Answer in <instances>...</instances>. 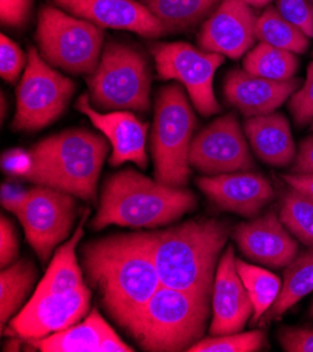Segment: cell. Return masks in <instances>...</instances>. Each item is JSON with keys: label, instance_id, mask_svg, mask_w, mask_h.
Masks as SVG:
<instances>
[{"label": "cell", "instance_id": "1", "mask_svg": "<svg viewBox=\"0 0 313 352\" xmlns=\"http://www.w3.org/2000/svg\"><path fill=\"white\" fill-rule=\"evenodd\" d=\"M80 253L83 271L98 291L102 307L124 329L160 287L144 232L91 240Z\"/></svg>", "mask_w": 313, "mask_h": 352}, {"label": "cell", "instance_id": "2", "mask_svg": "<svg viewBox=\"0 0 313 352\" xmlns=\"http://www.w3.org/2000/svg\"><path fill=\"white\" fill-rule=\"evenodd\" d=\"M160 284L213 303L215 275L230 228L218 219H194L144 233Z\"/></svg>", "mask_w": 313, "mask_h": 352}, {"label": "cell", "instance_id": "3", "mask_svg": "<svg viewBox=\"0 0 313 352\" xmlns=\"http://www.w3.org/2000/svg\"><path fill=\"white\" fill-rule=\"evenodd\" d=\"M107 153V140L100 135L86 129L62 131L30 149L28 166L21 177L93 202Z\"/></svg>", "mask_w": 313, "mask_h": 352}, {"label": "cell", "instance_id": "4", "mask_svg": "<svg viewBox=\"0 0 313 352\" xmlns=\"http://www.w3.org/2000/svg\"><path fill=\"white\" fill-rule=\"evenodd\" d=\"M195 205L197 198L191 191L169 187L125 168L113 174L104 184L91 228L101 230L118 225L152 229L177 221Z\"/></svg>", "mask_w": 313, "mask_h": 352}, {"label": "cell", "instance_id": "5", "mask_svg": "<svg viewBox=\"0 0 313 352\" xmlns=\"http://www.w3.org/2000/svg\"><path fill=\"white\" fill-rule=\"evenodd\" d=\"M211 302L162 285L124 330L145 351H188L205 331Z\"/></svg>", "mask_w": 313, "mask_h": 352}, {"label": "cell", "instance_id": "6", "mask_svg": "<svg viewBox=\"0 0 313 352\" xmlns=\"http://www.w3.org/2000/svg\"><path fill=\"white\" fill-rule=\"evenodd\" d=\"M195 116L183 89L169 85L158 93L151 136L156 180L169 187L186 186L190 175L188 152Z\"/></svg>", "mask_w": 313, "mask_h": 352}, {"label": "cell", "instance_id": "7", "mask_svg": "<svg viewBox=\"0 0 313 352\" xmlns=\"http://www.w3.org/2000/svg\"><path fill=\"white\" fill-rule=\"evenodd\" d=\"M90 98L101 110L147 113L151 105V72L138 50L109 43L87 80Z\"/></svg>", "mask_w": 313, "mask_h": 352}, {"label": "cell", "instance_id": "8", "mask_svg": "<svg viewBox=\"0 0 313 352\" xmlns=\"http://www.w3.org/2000/svg\"><path fill=\"white\" fill-rule=\"evenodd\" d=\"M36 38L50 65L74 75H91L101 58L104 32L87 20L44 6Z\"/></svg>", "mask_w": 313, "mask_h": 352}, {"label": "cell", "instance_id": "9", "mask_svg": "<svg viewBox=\"0 0 313 352\" xmlns=\"http://www.w3.org/2000/svg\"><path fill=\"white\" fill-rule=\"evenodd\" d=\"M75 93V83L56 72L39 51L28 50L27 66L17 86L16 131H40L56 121Z\"/></svg>", "mask_w": 313, "mask_h": 352}, {"label": "cell", "instance_id": "10", "mask_svg": "<svg viewBox=\"0 0 313 352\" xmlns=\"http://www.w3.org/2000/svg\"><path fill=\"white\" fill-rule=\"evenodd\" d=\"M158 75L182 83L197 111L205 117L219 113L214 93V76L224 55L206 52L186 43H160L152 47Z\"/></svg>", "mask_w": 313, "mask_h": 352}, {"label": "cell", "instance_id": "11", "mask_svg": "<svg viewBox=\"0 0 313 352\" xmlns=\"http://www.w3.org/2000/svg\"><path fill=\"white\" fill-rule=\"evenodd\" d=\"M17 218L34 252L41 261H47L54 249L74 228L76 201L67 192L37 186L30 190L25 205Z\"/></svg>", "mask_w": 313, "mask_h": 352}, {"label": "cell", "instance_id": "12", "mask_svg": "<svg viewBox=\"0 0 313 352\" xmlns=\"http://www.w3.org/2000/svg\"><path fill=\"white\" fill-rule=\"evenodd\" d=\"M190 166L206 175L250 171L255 163L237 117L228 114L204 128L193 140Z\"/></svg>", "mask_w": 313, "mask_h": 352}, {"label": "cell", "instance_id": "13", "mask_svg": "<svg viewBox=\"0 0 313 352\" xmlns=\"http://www.w3.org/2000/svg\"><path fill=\"white\" fill-rule=\"evenodd\" d=\"M91 291L85 284L76 291L31 296L9 323L6 334L21 340H39L79 323L90 309Z\"/></svg>", "mask_w": 313, "mask_h": 352}, {"label": "cell", "instance_id": "14", "mask_svg": "<svg viewBox=\"0 0 313 352\" xmlns=\"http://www.w3.org/2000/svg\"><path fill=\"white\" fill-rule=\"evenodd\" d=\"M257 14L241 0H222L208 17L198 35V45L232 59L245 55L256 40Z\"/></svg>", "mask_w": 313, "mask_h": 352}, {"label": "cell", "instance_id": "15", "mask_svg": "<svg viewBox=\"0 0 313 352\" xmlns=\"http://www.w3.org/2000/svg\"><path fill=\"white\" fill-rule=\"evenodd\" d=\"M197 186L219 209L245 218L257 217L274 198L271 183L253 171L205 175Z\"/></svg>", "mask_w": 313, "mask_h": 352}, {"label": "cell", "instance_id": "16", "mask_svg": "<svg viewBox=\"0 0 313 352\" xmlns=\"http://www.w3.org/2000/svg\"><path fill=\"white\" fill-rule=\"evenodd\" d=\"M233 239L246 258L271 268H284L298 256L296 240L272 210L237 225Z\"/></svg>", "mask_w": 313, "mask_h": 352}, {"label": "cell", "instance_id": "17", "mask_svg": "<svg viewBox=\"0 0 313 352\" xmlns=\"http://www.w3.org/2000/svg\"><path fill=\"white\" fill-rule=\"evenodd\" d=\"M55 5L97 27L133 31L156 38L166 34L163 25L136 0H54Z\"/></svg>", "mask_w": 313, "mask_h": 352}, {"label": "cell", "instance_id": "18", "mask_svg": "<svg viewBox=\"0 0 313 352\" xmlns=\"http://www.w3.org/2000/svg\"><path fill=\"white\" fill-rule=\"evenodd\" d=\"M253 316V305L236 270L233 245L219 258L213 292V336L240 333Z\"/></svg>", "mask_w": 313, "mask_h": 352}, {"label": "cell", "instance_id": "19", "mask_svg": "<svg viewBox=\"0 0 313 352\" xmlns=\"http://www.w3.org/2000/svg\"><path fill=\"white\" fill-rule=\"evenodd\" d=\"M76 109L110 140L113 146V153L110 156L111 166H121L125 162H132L142 168L148 166L147 124L127 111L101 114L91 107L87 94L79 97Z\"/></svg>", "mask_w": 313, "mask_h": 352}, {"label": "cell", "instance_id": "20", "mask_svg": "<svg viewBox=\"0 0 313 352\" xmlns=\"http://www.w3.org/2000/svg\"><path fill=\"white\" fill-rule=\"evenodd\" d=\"M299 86L301 82L295 78L278 82L253 76L245 69H233L225 78L224 94L230 105L250 118L274 113Z\"/></svg>", "mask_w": 313, "mask_h": 352}, {"label": "cell", "instance_id": "21", "mask_svg": "<svg viewBox=\"0 0 313 352\" xmlns=\"http://www.w3.org/2000/svg\"><path fill=\"white\" fill-rule=\"evenodd\" d=\"M43 352H131L97 309L75 326L48 337L27 341Z\"/></svg>", "mask_w": 313, "mask_h": 352}, {"label": "cell", "instance_id": "22", "mask_svg": "<svg viewBox=\"0 0 313 352\" xmlns=\"http://www.w3.org/2000/svg\"><path fill=\"white\" fill-rule=\"evenodd\" d=\"M245 133L256 156L271 166L285 167L294 162L296 148L288 120L280 113L250 117Z\"/></svg>", "mask_w": 313, "mask_h": 352}, {"label": "cell", "instance_id": "23", "mask_svg": "<svg viewBox=\"0 0 313 352\" xmlns=\"http://www.w3.org/2000/svg\"><path fill=\"white\" fill-rule=\"evenodd\" d=\"M85 221L86 215L83 217L74 236L56 250L50 268L43 276L36 292H34V296L67 294L85 285L82 268L79 267L76 258V248L83 237Z\"/></svg>", "mask_w": 313, "mask_h": 352}, {"label": "cell", "instance_id": "24", "mask_svg": "<svg viewBox=\"0 0 313 352\" xmlns=\"http://www.w3.org/2000/svg\"><path fill=\"white\" fill-rule=\"evenodd\" d=\"M222 0H144L166 34L187 31L210 17Z\"/></svg>", "mask_w": 313, "mask_h": 352}, {"label": "cell", "instance_id": "25", "mask_svg": "<svg viewBox=\"0 0 313 352\" xmlns=\"http://www.w3.org/2000/svg\"><path fill=\"white\" fill-rule=\"evenodd\" d=\"M313 291V249L296 256L284 271L280 295L264 313L263 323L277 320Z\"/></svg>", "mask_w": 313, "mask_h": 352}, {"label": "cell", "instance_id": "26", "mask_svg": "<svg viewBox=\"0 0 313 352\" xmlns=\"http://www.w3.org/2000/svg\"><path fill=\"white\" fill-rule=\"evenodd\" d=\"M36 278V265L27 258L14 261L0 272V324L3 331L28 296Z\"/></svg>", "mask_w": 313, "mask_h": 352}, {"label": "cell", "instance_id": "27", "mask_svg": "<svg viewBox=\"0 0 313 352\" xmlns=\"http://www.w3.org/2000/svg\"><path fill=\"white\" fill-rule=\"evenodd\" d=\"M299 60L294 52L260 43L243 59V69L248 74L270 80L284 82L294 78Z\"/></svg>", "mask_w": 313, "mask_h": 352}, {"label": "cell", "instance_id": "28", "mask_svg": "<svg viewBox=\"0 0 313 352\" xmlns=\"http://www.w3.org/2000/svg\"><path fill=\"white\" fill-rule=\"evenodd\" d=\"M236 270L253 305V316L250 323L255 326L263 318L264 313L272 306L278 295H280L283 283L271 271L249 264L243 260H236Z\"/></svg>", "mask_w": 313, "mask_h": 352}, {"label": "cell", "instance_id": "29", "mask_svg": "<svg viewBox=\"0 0 313 352\" xmlns=\"http://www.w3.org/2000/svg\"><path fill=\"white\" fill-rule=\"evenodd\" d=\"M256 40L294 54H303L309 47V37L272 6H268L257 19Z\"/></svg>", "mask_w": 313, "mask_h": 352}, {"label": "cell", "instance_id": "30", "mask_svg": "<svg viewBox=\"0 0 313 352\" xmlns=\"http://www.w3.org/2000/svg\"><path fill=\"white\" fill-rule=\"evenodd\" d=\"M280 219L298 240L313 249V198L291 187L283 195Z\"/></svg>", "mask_w": 313, "mask_h": 352}, {"label": "cell", "instance_id": "31", "mask_svg": "<svg viewBox=\"0 0 313 352\" xmlns=\"http://www.w3.org/2000/svg\"><path fill=\"white\" fill-rule=\"evenodd\" d=\"M266 345V336L261 330L249 333H233L213 336L195 342L188 352H256Z\"/></svg>", "mask_w": 313, "mask_h": 352}, {"label": "cell", "instance_id": "32", "mask_svg": "<svg viewBox=\"0 0 313 352\" xmlns=\"http://www.w3.org/2000/svg\"><path fill=\"white\" fill-rule=\"evenodd\" d=\"M288 109L296 125L305 126L313 121V62L307 67L303 86L291 96Z\"/></svg>", "mask_w": 313, "mask_h": 352}, {"label": "cell", "instance_id": "33", "mask_svg": "<svg viewBox=\"0 0 313 352\" xmlns=\"http://www.w3.org/2000/svg\"><path fill=\"white\" fill-rule=\"evenodd\" d=\"M277 10L306 37H313V5L307 0H277Z\"/></svg>", "mask_w": 313, "mask_h": 352}, {"label": "cell", "instance_id": "34", "mask_svg": "<svg viewBox=\"0 0 313 352\" xmlns=\"http://www.w3.org/2000/svg\"><path fill=\"white\" fill-rule=\"evenodd\" d=\"M0 75L3 80L14 83L25 66V55L6 35L0 38Z\"/></svg>", "mask_w": 313, "mask_h": 352}, {"label": "cell", "instance_id": "35", "mask_svg": "<svg viewBox=\"0 0 313 352\" xmlns=\"http://www.w3.org/2000/svg\"><path fill=\"white\" fill-rule=\"evenodd\" d=\"M277 338L287 352H313V327H283Z\"/></svg>", "mask_w": 313, "mask_h": 352}, {"label": "cell", "instance_id": "36", "mask_svg": "<svg viewBox=\"0 0 313 352\" xmlns=\"http://www.w3.org/2000/svg\"><path fill=\"white\" fill-rule=\"evenodd\" d=\"M19 260V239L16 229L5 215L0 219V264L2 268Z\"/></svg>", "mask_w": 313, "mask_h": 352}, {"label": "cell", "instance_id": "37", "mask_svg": "<svg viewBox=\"0 0 313 352\" xmlns=\"http://www.w3.org/2000/svg\"><path fill=\"white\" fill-rule=\"evenodd\" d=\"M32 8V0H0V19L9 27H23Z\"/></svg>", "mask_w": 313, "mask_h": 352}, {"label": "cell", "instance_id": "38", "mask_svg": "<svg viewBox=\"0 0 313 352\" xmlns=\"http://www.w3.org/2000/svg\"><path fill=\"white\" fill-rule=\"evenodd\" d=\"M30 190L23 188L19 184L5 183L2 186V205L12 214L19 215L25 205Z\"/></svg>", "mask_w": 313, "mask_h": 352}, {"label": "cell", "instance_id": "39", "mask_svg": "<svg viewBox=\"0 0 313 352\" xmlns=\"http://www.w3.org/2000/svg\"><path fill=\"white\" fill-rule=\"evenodd\" d=\"M291 171L295 174H313V135L301 144L292 162Z\"/></svg>", "mask_w": 313, "mask_h": 352}, {"label": "cell", "instance_id": "40", "mask_svg": "<svg viewBox=\"0 0 313 352\" xmlns=\"http://www.w3.org/2000/svg\"><path fill=\"white\" fill-rule=\"evenodd\" d=\"M28 152H23V151H9L3 155L2 159V166L5 168V171L14 174V175H23V173L25 171L27 166H28Z\"/></svg>", "mask_w": 313, "mask_h": 352}, {"label": "cell", "instance_id": "41", "mask_svg": "<svg viewBox=\"0 0 313 352\" xmlns=\"http://www.w3.org/2000/svg\"><path fill=\"white\" fill-rule=\"evenodd\" d=\"M283 179L285 180V183L306 194L307 197L313 198V174H295V173H291V174H284Z\"/></svg>", "mask_w": 313, "mask_h": 352}, {"label": "cell", "instance_id": "42", "mask_svg": "<svg viewBox=\"0 0 313 352\" xmlns=\"http://www.w3.org/2000/svg\"><path fill=\"white\" fill-rule=\"evenodd\" d=\"M241 2L248 3L252 8H263V6H267L270 2H272V0H241Z\"/></svg>", "mask_w": 313, "mask_h": 352}, {"label": "cell", "instance_id": "43", "mask_svg": "<svg viewBox=\"0 0 313 352\" xmlns=\"http://www.w3.org/2000/svg\"><path fill=\"white\" fill-rule=\"evenodd\" d=\"M309 314H310V318L313 319V303H312V306H310V310H309Z\"/></svg>", "mask_w": 313, "mask_h": 352}, {"label": "cell", "instance_id": "44", "mask_svg": "<svg viewBox=\"0 0 313 352\" xmlns=\"http://www.w3.org/2000/svg\"><path fill=\"white\" fill-rule=\"evenodd\" d=\"M312 131H313V121H312Z\"/></svg>", "mask_w": 313, "mask_h": 352}, {"label": "cell", "instance_id": "45", "mask_svg": "<svg viewBox=\"0 0 313 352\" xmlns=\"http://www.w3.org/2000/svg\"><path fill=\"white\" fill-rule=\"evenodd\" d=\"M309 2H312V5H313V0H309Z\"/></svg>", "mask_w": 313, "mask_h": 352}]
</instances>
